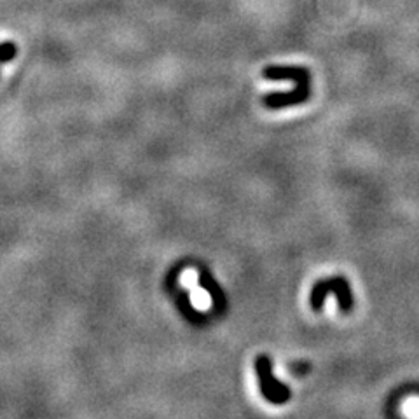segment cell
Returning <instances> with one entry per match:
<instances>
[{
    "label": "cell",
    "mask_w": 419,
    "mask_h": 419,
    "mask_svg": "<svg viewBox=\"0 0 419 419\" xmlns=\"http://www.w3.org/2000/svg\"><path fill=\"white\" fill-rule=\"evenodd\" d=\"M329 294L336 295L343 313H349V311H351L353 307L351 287H349V283L346 282L343 276H334V278L318 282L317 285L313 287V290H311V299H309L311 307H313L314 311L324 309L325 297Z\"/></svg>",
    "instance_id": "1"
},
{
    "label": "cell",
    "mask_w": 419,
    "mask_h": 419,
    "mask_svg": "<svg viewBox=\"0 0 419 419\" xmlns=\"http://www.w3.org/2000/svg\"><path fill=\"white\" fill-rule=\"evenodd\" d=\"M255 372L257 378H259V386L260 393L266 398L267 402L280 405V403H285L290 398V390H288L287 384L276 381L272 378V367L271 360L267 356H259L255 360Z\"/></svg>",
    "instance_id": "2"
},
{
    "label": "cell",
    "mask_w": 419,
    "mask_h": 419,
    "mask_svg": "<svg viewBox=\"0 0 419 419\" xmlns=\"http://www.w3.org/2000/svg\"><path fill=\"white\" fill-rule=\"evenodd\" d=\"M311 87H309V74H306L301 80L297 83V86L294 87L288 93H271L266 95L262 98L264 107L267 109H285V107L299 105V103H304L309 100Z\"/></svg>",
    "instance_id": "3"
},
{
    "label": "cell",
    "mask_w": 419,
    "mask_h": 419,
    "mask_svg": "<svg viewBox=\"0 0 419 419\" xmlns=\"http://www.w3.org/2000/svg\"><path fill=\"white\" fill-rule=\"evenodd\" d=\"M18 55V46L13 41H6L0 44V65L13 61Z\"/></svg>",
    "instance_id": "4"
}]
</instances>
